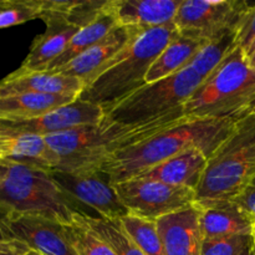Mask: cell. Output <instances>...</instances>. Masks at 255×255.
Wrapping results in <instances>:
<instances>
[{"label": "cell", "instance_id": "836d02e7", "mask_svg": "<svg viewBox=\"0 0 255 255\" xmlns=\"http://www.w3.org/2000/svg\"><path fill=\"white\" fill-rule=\"evenodd\" d=\"M241 255H255V239L244 249V252Z\"/></svg>", "mask_w": 255, "mask_h": 255}, {"label": "cell", "instance_id": "cb8c5ba5", "mask_svg": "<svg viewBox=\"0 0 255 255\" xmlns=\"http://www.w3.org/2000/svg\"><path fill=\"white\" fill-rule=\"evenodd\" d=\"M237 47L236 30L224 32L221 36L207 41L192 59L188 67L206 81Z\"/></svg>", "mask_w": 255, "mask_h": 255}, {"label": "cell", "instance_id": "4fadbf2b", "mask_svg": "<svg viewBox=\"0 0 255 255\" xmlns=\"http://www.w3.org/2000/svg\"><path fill=\"white\" fill-rule=\"evenodd\" d=\"M142 32H144V30L137 27L117 26L101 41L92 45L81 55L54 71V74L75 77L84 82L85 87L89 86L106 69L107 65Z\"/></svg>", "mask_w": 255, "mask_h": 255}, {"label": "cell", "instance_id": "277c9868", "mask_svg": "<svg viewBox=\"0 0 255 255\" xmlns=\"http://www.w3.org/2000/svg\"><path fill=\"white\" fill-rule=\"evenodd\" d=\"M0 206L10 212L35 214L70 224L76 213L87 216L56 183L51 171L16 161H1Z\"/></svg>", "mask_w": 255, "mask_h": 255}, {"label": "cell", "instance_id": "ffe728a7", "mask_svg": "<svg viewBox=\"0 0 255 255\" xmlns=\"http://www.w3.org/2000/svg\"><path fill=\"white\" fill-rule=\"evenodd\" d=\"M209 156L201 149H191L174 156L148 171L139 174V178L154 179L171 186L198 188L208 167Z\"/></svg>", "mask_w": 255, "mask_h": 255}, {"label": "cell", "instance_id": "484cf974", "mask_svg": "<svg viewBox=\"0 0 255 255\" xmlns=\"http://www.w3.org/2000/svg\"><path fill=\"white\" fill-rule=\"evenodd\" d=\"M131 241L146 255H166L159 237L157 221L127 213L119 219Z\"/></svg>", "mask_w": 255, "mask_h": 255}, {"label": "cell", "instance_id": "603a6c76", "mask_svg": "<svg viewBox=\"0 0 255 255\" xmlns=\"http://www.w3.org/2000/svg\"><path fill=\"white\" fill-rule=\"evenodd\" d=\"M117 26H119V25H117L116 20H115V17L105 9L104 4V10H102L101 14H100L94 21L82 26L81 29L75 34V36L72 37V40L70 41V44L67 45L65 51L52 62L51 66L49 67L47 71H56L57 69L62 67L64 65H66L67 62L71 61L72 59H75V57L81 55L84 51H86L87 49H90L92 45L101 41L104 37H106L107 35H109L112 30L116 29Z\"/></svg>", "mask_w": 255, "mask_h": 255}, {"label": "cell", "instance_id": "1f68e13d", "mask_svg": "<svg viewBox=\"0 0 255 255\" xmlns=\"http://www.w3.org/2000/svg\"><path fill=\"white\" fill-rule=\"evenodd\" d=\"M236 201L255 218V182Z\"/></svg>", "mask_w": 255, "mask_h": 255}, {"label": "cell", "instance_id": "8992f818", "mask_svg": "<svg viewBox=\"0 0 255 255\" xmlns=\"http://www.w3.org/2000/svg\"><path fill=\"white\" fill-rule=\"evenodd\" d=\"M255 182V110L242 117L213 152L197 201H236Z\"/></svg>", "mask_w": 255, "mask_h": 255}, {"label": "cell", "instance_id": "8fae6325", "mask_svg": "<svg viewBox=\"0 0 255 255\" xmlns=\"http://www.w3.org/2000/svg\"><path fill=\"white\" fill-rule=\"evenodd\" d=\"M51 173L65 193L84 207L87 216L121 219L128 213L117 196L114 184L102 172L66 173L52 171Z\"/></svg>", "mask_w": 255, "mask_h": 255}, {"label": "cell", "instance_id": "30bf717a", "mask_svg": "<svg viewBox=\"0 0 255 255\" xmlns=\"http://www.w3.org/2000/svg\"><path fill=\"white\" fill-rule=\"evenodd\" d=\"M70 5L71 1L44 0L41 19L46 24V30L35 37L20 69L47 71L52 62L65 51L75 34L81 29L69 17Z\"/></svg>", "mask_w": 255, "mask_h": 255}, {"label": "cell", "instance_id": "2e32d148", "mask_svg": "<svg viewBox=\"0 0 255 255\" xmlns=\"http://www.w3.org/2000/svg\"><path fill=\"white\" fill-rule=\"evenodd\" d=\"M157 228L166 255H201L204 239L197 202L188 208L159 218Z\"/></svg>", "mask_w": 255, "mask_h": 255}, {"label": "cell", "instance_id": "4dcf8cb0", "mask_svg": "<svg viewBox=\"0 0 255 255\" xmlns=\"http://www.w3.org/2000/svg\"><path fill=\"white\" fill-rule=\"evenodd\" d=\"M10 211L0 206V249H29L24 244L14 241L4 226V218Z\"/></svg>", "mask_w": 255, "mask_h": 255}, {"label": "cell", "instance_id": "f546056e", "mask_svg": "<svg viewBox=\"0 0 255 255\" xmlns=\"http://www.w3.org/2000/svg\"><path fill=\"white\" fill-rule=\"evenodd\" d=\"M237 46L247 57L255 50V4L249 5L236 30Z\"/></svg>", "mask_w": 255, "mask_h": 255}, {"label": "cell", "instance_id": "6da1fadb", "mask_svg": "<svg viewBox=\"0 0 255 255\" xmlns=\"http://www.w3.org/2000/svg\"><path fill=\"white\" fill-rule=\"evenodd\" d=\"M186 119L182 109L142 124L112 122L106 117L100 125L85 126L46 136L47 144L59 157L55 171L66 173L99 172L102 164L124 149L141 143Z\"/></svg>", "mask_w": 255, "mask_h": 255}, {"label": "cell", "instance_id": "ac0fdd59", "mask_svg": "<svg viewBox=\"0 0 255 255\" xmlns=\"http://www.w3.org/2000/svg\"><path fill=\"white\" fill-rule=\"evenodd\" d=\"M5 159L34 164L51 172L60 163L45 137L15 131L7 124L0 122V161Z\"/></svg>", "mask_w": 255, "mask_h": 255}, {"label": "cell", "instance_id": "d4e9b609", "mask_svg": "<svg viewBox=\"0 0 255 255\" xmlns=\"http://www.w3.org/2000/svg\"><path fill=\"white\" fill-rule=\"evenodd\" d=\"M65 229L77 255H119L106 239L86 223L82 214H75L72 223L65 224Z\"/></svg>", "mask_w": 255, "mask_h": 255}, {"label": "cell", "instance_id": "52a82bcc", "mask_svg": "<svg viewBox=\"0 0 255 255\" xmlns=\"http://www.w3.org/2000/svg\"><path fill=\"white\" fill-rule=\"evenodd\" d=\"M202 84L203 80L187 67L166 79L146 84L117 104L105 109L106 119L127 125L152 121L182 109Z\"/></svg>", "mask_w": 255, "mask_h": 255}, {"label": "cell", "instance_id": "83f0119b", "mask_svg": "<svg viewBox=\"0 0 255 255\" xmlns=\"http://www.w3.org/2000/svg\"><path fill=\"white\" fill-rule=\"evenodd\" d=\"M44 14V0H0V29L16 26Z\"/></svg>", "mask_w": 255, "mask_h": 255}, {"label": "cell", "instance_id": "8d00e7d4", "mask_svg": "<svg viewBox=\"0 0 255 255\" xmlns=\"http://www.w3.org/2000/svg\"><path fill=\"white\" fill-rule=\"evenodd\" d=\"M0 169H1V161H0Z\"/></svg>", "mask_w": 255, "mask_h": 255}, {"label": "cell", "instance_id": "5b68a950", "mask_svg": "<svg viewBox=\"0 0 255 255\" xmlns=\"http://www.w3.org/2000/svg\"><path fill=\"white\" fill-rule=\"evenodd\" d=\"M255 110V70L237 47L183 105L188 119L239 120Z\"/></svg>", "mask_w": 255, "mask_h": 255}, {"label": "cell", "instance_id": "d6a6232c", "mask_svg": "<svg viewBox=\"0 0 255 255\" xmlns=\"http://www.w3.org/2000/svg\"><path fill=\"white\" fill-rule=\"evenodd\" d=\"M27 249H0V255H24Z\"/></svg>", "mask_w": 255, "mask_h": 255}, {"label": "cell", "instance_id": "44dd1931", "mask_svg": "<svg viewBox=\"0 0 255 255\" xmlns=\"http://www.w3.org/2000/svg\"><path fill=\"white\" fill-rule=\"evenodd\" d=\"M80 99L76 95L16 94L0 97V122L24 124L34 121L64 105Z\"/></svg>", "mask_w": 255, "mask_h": 255}, {"label": "cell", "instance_id": "5bb4252c", "mask_svg": "<svg viewBox=\"0 0 255 255\" xmlns=\"http://www.w3.org/2000/svg\"><path fill=\"white\" fill-rule=\"evenodd\" d=\"M105 117L106 114L104 107L94 102L77 99L34 121L7 125L15 131L46 137L80 127L100 125Z\"/></svg>", "mask_w": 255, "mask_h": 255}, {"label": "cell", "instance_id": "3957f363", "mask_svg": "<svg viewBox=\"0 0 255 255\" xmlns=\"http://www.w3.org/2000/svg\"><path fill=\"white\" fill-rule=\"evenodd\" d=\"M178 35L174 21L142 32L85 87L80 99L107 109L141 89L154 60Z\"/></svg>", "mask_w": 255, "mask_h": 255}, {"label": "cell", "instance_id": "e0dca14e", "mask_svg": "<svg viewBox=\"0 0 255 255\" xmlns=\"http://www.w3.org/2000/svg\"><path fill=\"white\" fill-rule=\"evenodd\" d=\"M182 0H107L105 9L117 25L149 30L174 21Z\"/></svg>", "mask_w": 255, "mask_h": 255}, {"label": "cell", "instance_id": "74e56055", "mask_svg": "<svg viewBox=\"0 0 255 255\" xmlns=\"http://www.w3.org/2000/svg\"><path fill=\"white\" fill-rule=\"evenodd\" d=\"M254 239H255V231H254Z\"/></svg>", "mask_w": 255, "mask_h": 255}, {"label": "cell", "instance_id": "9c48e42d", "mask_svg": "<svg viewBox=\"0 0 255 255\" xmlns=\"http://www.w3.org/2000/svg\"><path fill=\"white\" fill-rule=\"evenodd\" d=\"M249 5L243 0H182L174 25L182 36L207 42L237 30Z\"/></svg>", "mask_w": 255, "mask_h": 255}, {"label": "cell", "instance_id": "d6986e66", "mask_svg": "<svg viewBox=\"0 0 255 255\" xmlns=\"http://www.w3.org/2000/svg\"><path fill=\"white\" fill-rule=\"evenodd\" d=\"M84 89V82L75 77L49 71H26L20 67L0 80V97L16 94L80 96Z\"/></svg>", "mask_w": 255, "mask_h": 255}, {"label": "cell", "instance_id": "7c38bea8", "mask_svg": "<svg viewBox=\"0 0 255 255\" xmlns=\"http://www.w3.org/2000/svg\"><path fill=\"white\" fill-rule=\"evenodd\" d=\"M4 226L14 241L45 255H77L67 238L65 224L35 214L9 212Z\"/></svg>", "mask_w": 255, "mask_h": 255}, {"label": "cell", "instance_id": "d590c367", "mask_svg": "<svg viewBox=\"0 0 255 255\" xmlns=\"http://www.w3.org/2000/svg\"><path fill=\"white\" fill-rule=\"evenodd\" d=\"M24 255H45V254H42L41 252L34 251V249H27V251L24 253Z\"/></svg>", "mask_w": 255, "mask_h": 255}, {"label": "cell", "instance_id": "4316f807", "mask_svg": "<svg viewBox=\"0 0 255 255\" xmlns=\"http://www.w3.org/2000/svg\"><path fill=\"white\" fill-rule=\"evenodd\" d=\"M86 223L106 239L119 255H146L131 241L119 219H104L82 214Z\"/></svg>", "mask_w": 255, "mask_h": 255}, {"label": "cell", "instance_id": "9a60e30c", "mask_svg": "<svg viewBox=\"0 0 255 255\" xmlns=\"http://www.w3.org/2000/svg\"><path fill=\"white\" fill-rule=\"evenodd\" d=\"M204 241L254 236L255 218L237 201H197Z\"/></svg>", "mask_w": 255, "mask_h": 255}, {"label": "cell", "instance_id": "f1b7e54d", "mask_svg": "<svg viewBox=\"0 0 255 255\" xmlns=\"http://www.w3.org/2000/svg\"><path fill=\"white\" fill-rule=\"evenodd\" d=\"M254 241V236H236L203 241L201 255H241Z\"/></svg>", "mask_w": 255, "mask_h": 255}, {"label": "cell", "instance_id": "e575fe53", "mask_svg": "<svg viewBox=\"0 0 255 255\" xmlns=\"http://www.w3.org/2000/svg\"><path fill=\"white\" fill-rule=\"evenodd\" d=\"M248 62L249 65H251V66L255 70V50L248 56Z\"/></svg>", "mask_w": 255, "mask_h": 255}, {"label": "cell", "instance_id": "7a4b0ae2", "mask_svg": "<svg viewBox=\"0 0 255 255\" xmlns=\"http://www.w3.org/2000/svg\"><path fill=\"white\" fill-rule=\"evenodd\" d=\"M238 120L186 119L151 138L119 152L107 159L99 172L112 184L134 178L174 156L201 149L209 157L232 133Z\"/></svg>", "mask_w": 255, "mask_h": 255}, {"label": "cell", "instance_id": "7402d4cb", "mask_svg": "<svg viewBox=\"0 0 255 255\" xmlns=\"http://www.w3.org/2000/svg\"><path fill=\"white\" fill-rule=\"evenodd\" d=\"M204 44L206 41L182 35L174 37L149 67L146 76L147 84L159 81L187 69Z\"/></svg>", "mask_w": 255, "mask_h": 255}, {"label": "cell", "instance_id": "ba28073f", "mask_svg": "<svg viewBox=\"0 0 255 255\" xmlns=\"http://www.w3.org/2000/svg\"><path fill=\"white\" fill-rule=\"evenodd\" d=\"M114 187L128 213L153 221L188 208L197 202L196 189L154 179L134 177L115 183Z\"/></svg>", "mask_w": 255, "mask_h": 255}]
</instances>
